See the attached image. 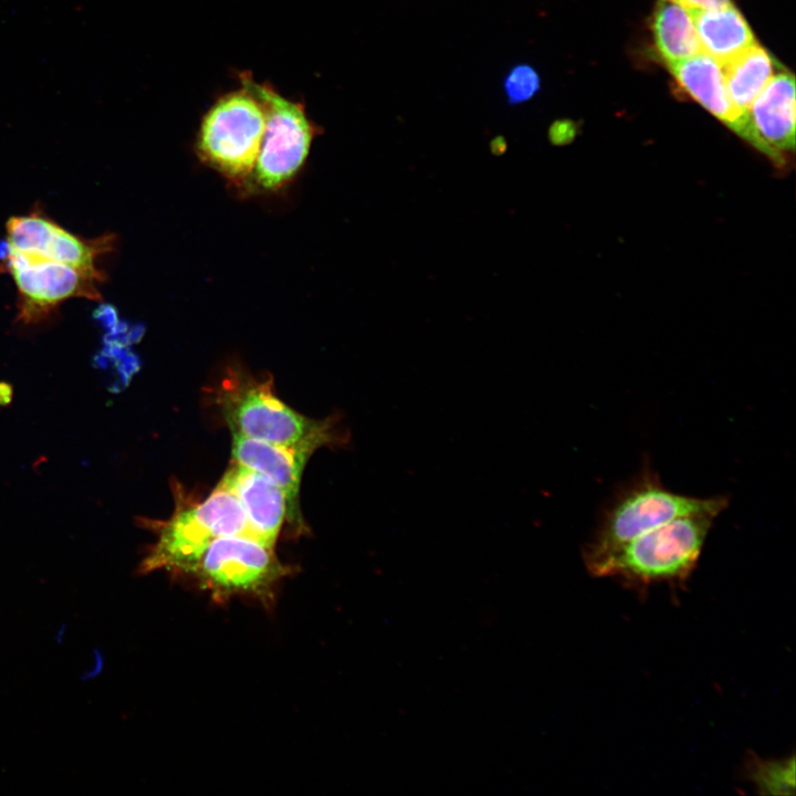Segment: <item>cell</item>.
I'll return each instance as SVG.
<instances>
[{
	"mask_svg": "<svg viewBox=\"0 0 796 796\" xmlns=\"http://www.w3.org/2000/svg\"><path fill=\"white\" fill-rule=\"evenodd\" d=\"M729 505L723 495L689 496L668 490L658 473L645 464L603 507L596 527L583 548L584 564L595 576L619 547L671 520L692 514L719 516Z\"/></svg>",
	"mask_w": 796,
	"mask_h": 796,
	"instance_id": "6da1fadb",
	"label": "cell"
},
{
	"mask_svg": "<svg viewBox=\"0 0 796 796\" xmlns=\"http://www.w3.org/2000/svg\"><path fill=\"white\" fill-rule=\"evenodd\" d=\"M216 402L232 434L301 449L345 443L335 429L336 418L308 419L280 400L272 381H259L240 370H229L217 389Z\"/></svg>",
	"mask_w": 796,
	"mask_h": 796,
	"instance_id": "7a4b0ae2",
	"label": "cell"
},
{
	"mask_svg": "<svg viewBox=\"0 0 796 796\" xmlns=\"http://www.w3.org/2000/svg\"><path fill=\"white\" fill-rule=\"evenodd\" d=\"M718 516L692 514L663 523L619 547L595 577H617L629 587L682 583L692 573Z\"/></svg>",
	"mask_w": 796,
	"mask_h": 796,
	"instance_id": "3957f363",
	"label": "cell"
},
{
	"mask_svg": "<svg viewBox=\"0 0 796 796\" xmlns=\"http://www.w3.org/2000/svg\"><path fill=\"white\" fill-rule=\"evenodd\" d=\"M228 535L254 540L239 500L219 483L205 502L178 505L171 519L160 524L157 542L143 561L140 572L170 569L189 574L208 545Z\"/></svg>",
	"mask_w": 796,
	"mask_h": 796,
	"instance_id": "277c9868",
	"label": "cell"
},
{
	"mask_svg": "<svg viewBox=\"0 0 796 796\" xmlns=\"http://www.w3.org/2000/svg\"><path fill=\"white\" fill-rule=\"evenodd\" d=\"M264 130V108L242 86L221 96L206 113L197 149L212 168L232 180H243L253 171Z\"/></svg>",
	"mask_w": 796,
	"mask_h": 796,
	"instance_id": "5b68a950",
	"label": "cell"
},
{
	"mask_svg": "<svg viewBox=\"0 0 796 796\" xmlns=\"http://www.w3.org/2000/svg\"><path fill=\"white\" fill-rule=\"evenodd\" d=\"M289 572L273 547L251 537L228 535L213 540L189 574H195L217 601L248 596L269 604L275 585Z\"/></svg>",
	"mask_w": 796,
	"mask_h": 796,
	"instance_id": "8992f818",
	"label": "cell"
},
{
	"mask_svg": "<svg viewBox=\"0 0 796 796\" xmlns=\"http://www.w3.org/2000/svg\"><path fill=\"white\" fill-rule=\"evenodd\" d=\"M240 82L264 108L265 130L252 172L259 187L273 190L301 168L317 128L303 105L282 96L269 84L253 81L248 73L240 75Z\"/></svg>",
	"mask_w": 796,
	"mask_h": 796,
	"instance_id": "52a82bcc",
	"label": "cell"
},
{
	"mask_svg": "<svg viewBox=\"0 0 796 796\" xmlns=\"http://www.w3.org/2000/svg\"><path fill=\"white\" fill-rule=\"evenodd\" d=\"M3 268L18 290V322L35 324L45 320L57 305L73 297L100 300L97 285L104 280L50 259L21 253L7 244L1 249Z\"/></svg>",
	"mask_w": 796,
	"mask_h": 796,
	"instance_id": "ba28073f",
	"label": "cell"
},
{
	"mask_svg": "<svg viewBox=\"0 0 796 796\" xmlns=\"http://www.w3.org/2000/svg\"><path fill=\"white\" fill-rule=\"evenodd\" d=\"M6 244L18 252L65 263L105 281L97 259L114 250L115 235L80 238L41 212L11 217L6 224Z\"/></svg>",
	"mask_w": 796,
	"mask_h": 796,
	"instance_id": "9c48e42d",
	"label": "cell"
},
{
	"mask_svg": "<svg viewBox=\"0 0 796 796\" xmlns=\"http://www.w3.org/2000/svg\"><path fill=\"white\" fill-rule=\"evenodd\" d=\"M755 148L781 166L795 145V78L775 73L748 108Z\"/></svg>",
	"mask_w": 796,
	"mask_h": 796,
	"instance_id": "30bf717a",
	"label": "cell"
},
{
	"mask_svg": "<svg viewBox=\"0 0 796 796\" xmlns=\"http://www.w3.org/2000/svg\"><path fill=\"white\" fill-rule=\"evenodd\" d=\"M667 66L683 91L741 138L755 146L748 113L733 102L718 61L700 52Z\"/></svg>",
	"mask_w": 796,
	"mask_h": 796,
	"instance_id": "8fae6325",
	"label": "cell"
},
{
	"mask_svg": "<svg viewBox=\"0 0 796 796\" xmlns=\"http://www.w3.org/2000/svg\"><path fill=\"white\" fill-rule=\"evenodd\" d=\"M232 436L233 462L261 472L284 492L286 517L295 531L302 532L304 522L298 502L301 475L312 453L240 434Z\"/></svg>",
	"mask_w": 796,
	"mask_h": 796,
	"instance_id": "7c38bea8",
	"label": "cell"
},
{
	"mask_svg": "<svg viewBox=\"0 0 796 796\" xmlns=\"http://www.w3.org/2000/svg\"><path fill=\"white\" fill-rule=\"evenodd\" d=\"M220 484L239 500L254 540L273 547L286 516L284 492L261 472L237 462L231 464Z\"/></svg>",
	"mask_w": 796,
	"mask_h": 796,
	"instance_id": "4fadbf2b",
	"label": "cell"
},
{
	"mask_svg": "<svg viewBox=\"0 0 796 796\" xmlns=\"http://www.w3.org/2000/svg\"><path fill=\"white\" fill-rule=\"evenodd\" d=\"M690 13L701 51L721 65L757 43L748 23L732 3Z\"/></svg>",
	"mask_w": 796,
	"mask_h": 796,
	"instance_id": "5bb4252c",
	"label": "cell"
},
{
	"mask_svg": "<svg viewBox=\"0 0 796 796\" xmlns=\"http://www.w3.org/2000/svg\"><path fill=\"white\" fill-rule=\"evenodd\" d=\"M651 29L657 52L667 64L702 52L690 11L675 0L657 1Z\"/></svg>",
	"mask_w": 796,
	"mask_h": 796,
	"instance_id": "9a60e30c",
	"label": "cell"
},
{
	"mask_svg": "<svg viewBox=\"0 0 796 796\" xmlns=\"http://www.w3.org/2000/svg\"><path fill=\"white\" fill-rule=\"evenodd\" d=\"M775 61L758 43L722 66L733 102L748 113L754 100L775 74Z\"/></svg>",
	"mask_w": 796,
	"mask_h": 796,
	"instance_id": "2e32d148",
	"label": "cell"
},
{
	"mask_svg": "<svg viewBox=\"0 0 796 796\" xmlns=\"http://www.w3.org/2000/svg\"><path fill=\"white\" fill-rule=\"evenodd\" d=\"M746 775L758 794L793 795L795 793V757L763 760L755 755L746 762Z\"/></svg>",
	"mask_w": 796,
	"mask_h": 796,
	"instance_id": "e0dca14e",
	"label": "cell"
},
{
	"mask_svg": "<svg viewBox=\"0 0 796 796\" xmlns=\"http://www.w3.org/2000/svg\"><path fill=\"white\" fill-rule=\"evenodd\" d=\"M540 87L536 72L526 65L512 70L505 81V90L510 103L516 104L528 100Z\"/></svg>",
	"mask_w": 796,
	"mask_h": 796,
	"instance_id": "ac0fdd59",
	"label": "cell"
},
{
	"mask_svg": "<svg viewBox=\"0 0 796 796\" xmlns=\"http://www.w3.org/2000/svg\"><path fill=\"white\" fill-rule=\"evenodd\" d=\"M685 7L689 11L691 10H708L720 8L732 3L731 0H675Z\"/></svg>",
	"mask_w": 796,
	"mask_h": 796,
	"instance_id": "d6986e66",
	"label": "cell"
},
{
	"mask_svg": "<svg viewBox=\"0 0 796 796\" xmlns=\"http://www.w3.org/2000/svg\"><path fill=\"white\" fill-rule=\"evenodd\" d=\"M572 135V125L565 122L553 125L549 130V137L554 144H563L567 142Z\"/></svg>",
	"mask_w": 796,
	"mask_h": 796,
	"instance_id": "ffe728a7",
	"label": "cell"
},
{
	"mask_svg": "<svg viewBox=\"0 0 796 796\" xmlns=\"http://www.w3.org/2000/svg\"><path fill=\"white\" fill-rule=\"evenodd\" d=\"M505 149H506L505 140H504L503 138H501V137L495 138V139L491 143V151H492V154L495 155V156H500V155L504 154V153H505Z\"/></svg>",
	"mask_w": 796,
	"mask_h": 796,
	"instance_id": "44dd1931",
	"label": "cell"
}]
</instances>
